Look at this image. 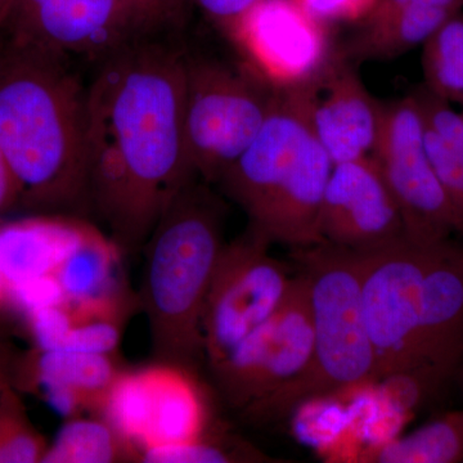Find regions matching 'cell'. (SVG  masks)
Segmentation results:
<instances>
[{"instance_id": "1", "label": "cell", "mask_w": 463, "mask_h": 463, "mask_svg": "<svg viewBox=\"0 0 463 463\" xmlns=\"http://www.w3.org/2000/svg\"><path fill=\"white\" fill-rule=\"evenodd\" d=\"M141 35L87 85L90 214L123 252L141 251L167 206L197 178L184 132L185 52Z\"/></svg>"}, {"instance_id": "2", "label": "cell", "mask_w": 463, "mask_h": 463, "mask_svg": "<svg viewBox=\"0 0 463 463\" xmlns=\"http://www.w3.org/2000/svg\"><path fill=\"white\" fill-rule=\"evenodd\" d=\"M0 152L20 185V205L90 221L87 85L71 61L5 39Z\"/></svg>"}, {"instance_id": "3", "label": "cell", "mask_w": 463, "mask_h": 463, "mask_svg": "<svg viewBox=\"0 0 463 463\" xmlns=\"http://www.w3.org/2000/svg\"><path fill=\"white\" fill-rule=\"evenodd\" d=\"M223 224L221 201L206 182L194 179L174 197L143 246L137 298L156 364L196 374L205 362L203 309L225 243Z\"/></svg>"}, {"instance_id": "4", "label": "cell", "mask_w": 463, "mask_h": 463, "mask_svg": "<svg viewBox=\"0 0 463 463\" xmlns=\"http://www.w3.org/2000/svg\"><path fill=\"white\" fill-rule=\"evenodd\" d=\"M334 163L310 121L306 90H279L257 138L218 183L268 242L323 243L319 214Z\"/></svg>"}, {"instance_id": "5", "label": "cell", "mask_w": 463, "mask_h": 463, "mask_svg": "<svg viewBox=\"0 0 463 463\" xmlns=\"http://www.w3.org/2000/svg\"><path fill=\"white\" fill-rule=\"evenodd\" d=\"M307 285L313 353L303 373L241 414L255 425L279 421L298 405L377 380L376 359L362 315L361 252L319 243L294 249Z\"/></svg>"}, {"instance_id": "6", "label": "cell", "mask_w": 463, "mask_h": 463, "mask_svg": "<svg viewBox=\"0 0 463 463\" xmlns=\"http://www.w3.org/2000/svg\"><path fill=\"white\" fill-rule=\"evenodd\" d=\"M279 93L243 63L185 54V143L197 178L221 182L257 138Z\"/></svg>"}, {"instance_id": "7", "label": "cell", "mask_w": 463, "mask_h": 463, "mask_svg": "<svg viewBox=\"0 0 463 463\" xmlns=\"http://www.w3.org/2000/svg\"><path fill=\"white\" fill-rule=\"evenodd\" d=\"M435 243L403 239L361 252L362 315L376 359L377 380L429 371L423 364V318L426 273Z\"/></svg>"}, {"instance_id": "8", "label": "cell", "mask_w": 463, "mask_h": 463, "mask_svg": "<svg viewBox=\"0 0 463 463\" xmlns=\"http://www.w3.org/2000/svg\"><path fill=\"white\" fill-rule=\"evenodd\" d=\"M269 246L250 230L224 243L203 309L207 367L223 361L285 303L295 277L269 254Z\"/></svg>"}, {"instance_id": "9", "label": "cell", "mask_w": 463, "mask_h": 463, "mask_svg": "<svg viewBox=\"0 0 463 463\" xmlns=\"http://www.w3.org/2000/svg\"><path fill=\"white\" fill-rule=\"evenodd\" d=\"M313 341L307 279L301 273L276 315L209 370L222 397L241 412L303 373L312 358Z\"/></svg>"}, {"instance_id": "10", "label": "cell", "mask_w": 463, "mask_h": 463, "mask_svg": "<svg viewBox=\"0 0 463 463\" xmlns=\"http://www.w3.org/2000/svg\"><path fill=\"white\" fill-rule=\"evenodd\" d=\"M373 157L397 201L408 240L426 245L459 234L455 210L426 152L412 94L383 103V127Z\"/></svg>"}, {"instance_id": "11", "label": "cell", "mask_w": 463, "mask_h": 463, "mask_svg": "<svg viewBox=\"0 0 463 463\" xmlns=\"http://www.w3.org/2000/svg\"><path fill=\"white\" fill-rule=\"evenodd\" d=\"M243 65L279 90L312 84L339 56L297 0H259L227 33Z\"/></svg>"}, {"instance_id": "12", "label": "cell", "mask_w": 463, "mask_h": 463, "mask_svg": "<svg viewBox=\"0 0 463 463\" xmlns=\"http://www.w3.org/2000/svg\"><path fill=\"white\" fill-rule=\"evenodd\" d=\"M0 32L18 44L97 65L142 35L125 0H12Z\"/></svg>"}, {"instance_id": "13", "label": "cell", "mask_w": 463, "mask_h": 463, "mask_svg": "<svg viewBox=\"0 0 463 463\" xmlns=\"http://www.w3.org/2000/svg\"><path fill=\"white\" fill-rule=\"evenodd\" d=\"M318 227L323 242L358 252L407 239L397 201L373 156L334 165Z\"/></svg>"}, {"instance_id": "14", "label": "cell", "mask_w": 463, "mask_h": 463, "mask_svg": "<svg viewBox=\"0 0 463 463\" xmlns=\"http://www.w3.org/2000/svg\"><path fill=\"white\" fill-rule=\"evenodd\" d=\"M304 90L313 130L334 165L373 156L383 103L371 96L349 60L339 54Z\"/></svg>"}, {"instance_id": "15", "label": "cell", "mask_w": 463, "mask_h": 463, "mask_svg": "<svg viewBox=\"0 0 463 463\" xmlns=\"http://www.w3.org/2000/svg\"><path fill=\"white\" fill-rule=\"evenodd\" d=\"M91 227L88 219L57 214L0 224V274L5 286L56 273Z\"/></svg>"}, {"instance_id": "16", "label": "cell", "mask_w": 463, "mask_h": 463, "mask_svg": "<svg viewBox=\"0 0 463 463\" xmlns=\"http://www.w3.org/2000/svg\"><path fill=\"white\" fill-rule=\"evenodd\" d=\"M145 371L148 405L141 457L149 448L176 446L203 437L207 408L196 374L156 362Z\"/></svg>"}, {"instance_id": "17", "label": "cell", "mask_w": 463, "mask_h": 463, "mask_svg": "<svg viewBox=\"0 0 463 463\" xmlns=\"http://www.w3.org/2000/svg\"><path fill=\"white\" fill-rule=\"evenodd\" d=\"M463 0H419L383 14H370L347 45L346 60H392L425 44Z\"/></svg>"}, {"instance_id": "18", "label": "cell", "mask_w": 463, "mask_h": 463, "mask_svg": "<svg viewBox=\"0 0 463 463\" xmlns=\"http://www.w3.org/2000/svg\"><path fill=\"white\" fill-rule=\"evenodd\" d=\"M121 249L93 224L83 242L57 268V277L71 306L90 309L129 307L132 300L118 273Z\"/></svg>"}, {"instance_id": "19", "label": "cell", "mask_w": 463, "mask_h": 463, "mask_svg": "<svg viewBox=\"0 0 463 463\" xmlns=\"http://www.w3.org/2000/svg\"><path fill=\"white\" fill-rule=\"evenodd\" d=\"M422 123L423 143L463 236V116L425 85L412 91Z\"/></svg>"}, {"instance_id": "20", "label": "cell", "mask_w": 463, "mask_h": 463, "mask_svg": "<svg viewBox=\"0 0 463 463\" xmlns=\"http://www.w3.org/2000/svg\"><path fill=\"white\" fill-rule=\"evenodd\" d=\"M123 370L111 354L71 349L38 350L33 374L39 389L66 388L84 398L88 410L99 414L109 388Z\"/></svg>"}, {"instance_id": "21", "label": "cell", "mask_w": 463, "mask_h": 463, "mask_svg": "<svg viewBox=\"0 0 463 463\" xmlns=\"http://www.w3.org/2000/svg\"><path fill=\"white\" fill-rule=\"evenodd\" d=\"M371 458L380 463H463V408L383 444Z\"/></svg>"}, {"instance_id": "22", "label": "cell", "mask_w": 463, "mask_h": 463, "mask_svg": "<svg viewBox=\"0 0 463 463\" xmlns=\"http://www.w3.org/2000/svg\"><path fill=\"white\" fill-rule=\"evenodd\" d=\"M141 461V457L102 419L67 420L42 462L109 463Z\"/></svg>"}, {"instance_id": "23", "label": "cell", "mask_w": 463, "mask_h": 463, "mask_svg": "<svg viewBox=\"0 0 463 463\" xmlns=\"http://www.w3.org/2000/svg\"><path fill=\"white\" fill-rule=\"evenodd\" d=\"M423 85L439 99L463 106V11L422 45Z\"/></svg>"}, {"instance_id": "24", "label": "cell", "mask_w": 463, "mask_h": 463, "mask_svg": "<svg viewBox=\"0 0 463 463\" xmlns=\"http://www.w3.org/2000/svg\"><path fill=\"white\" fill-rule=\"evenodd\" d=\"M48 446L33 428L11 385L0 392V463L42 462Z\"/></svg>"}, {"instance_id": "25", "label": "cell", "mask_w": 463, "mask_h": 463, "mask_svg": "<svg viewBox=\"0 0 463 463\" xmlns=\"http://www.w3.org/2000/svg\"><path fill=\"white\" fill-rule=\"evenodd\" d=\"M203 437L190 443L176 446L149 448L142 453V462L151 463H224V462H257L259 458H267L246 443H240L233 438Z\"/></svg>"}, {"instance_id": "26", "label": "cell", "mask_w": 463, "mask_h": 463, "mask_svg": "<svg viewBox=\"0 0 463 463\" xmlns=\"http://www.w3.org/2000/svg\"><path fill=\"white\" fill-rule=\"evenodd\" d=\"M71 309V307H70ZM75 325L62 349L114 355L120 343L124 319L114 317L78 315L71 309Z\"/></svg>"}, {"instance_id": "27", "label": "cell", "mask_w": 463, "mask_h": 463, "mask_svg": "<svg viewBox=\"0 0 463 463\" xmlns=\"http://www.w3.org/2000/svg\"><path fill=\"white\" fill-rule=\"evenodd\" d=\"M142 35H160L184 24L190 0H125Z\"/></svg>"}, {"instance_id": "28", "label": "cell", "mask_w": 463, "mask_h": 463, "mask_svg": "<svg viewBox=\"0 0 463 463\" xmlns=\"http://www.w3.org/2000/svg\"><path fill=\"white\" fill-rule=\"evenodd\" d=\"M26 317L38 350L47 352L65 347L75 325L69 304L43 307Z\"/></svg>"}, {"instance_id": "29", "label": "cell", "mask_w": 463, "mask_h": 463, "mask_svg": "<svg viewBox=\"0 0 463 463\" xmlns=\"http://www.w3.org/2000/svg\"><path fill=\"white\" fill-rule=\"evenodd\" d=\"M7 298L26 316L43 307L67 303L65 291L54 274L7 286Z\"/></svg>"}, {"instance_id": "30", "label": "cell", "mask_w": 463, "mask_h": 463, "mask_svg": "<svg viewBox=\"0 0 463 463\" xmlns=\"http://www.w3.org/2000/svg\"><path fill=\"white\" fill-rule=\"evenodd\" d=\"M309 16L319 23L364 21L376 5L377 0H297Z\"/></svg>"}, {"instance_id": "31", "label": "cell", "mask_w": 463, "mask_h": 463, "mask_svg": "<svg viewBox=\"0 0 463 463\" xmlns=\"http://www.w3.org/2000/svg\"><path fill=\"white\" fill-rule=\"evenodd\" d=\"M259 0H190L224 35Z\"/></svg>"}, {"instance_id": "32", "label": "cell", "mask_w": 463, "mask_h": 463, "mask_svg": "<svg viewBox=\"0 0 463 463\" xmlns=\"http://www.w3.org/2000/svg\"><path fill=\"white\" fill-rule=\"evenodd\" d=\"M20 185L0 152V214L20 205Z\"/></svg>"}, {"instance_id": "33", "label": "cell", "mask_w": 463, "mask_h": 463, "mask_svg": "<svg viewBox=\"0 0 463 463\" xmlns=\"http://www.w3.org/2000/svg\"><path fill=\"white\" fill-rule=\"evenodd\" d=\"M12 0H0V27H2L3 23H5V17H7V14L9 11V7H11Z\"/></svg>"}, {"instance_id": "34", "label": "cell", "mask_w": 463, "mask_h": 463, "mask_svg": "<svg viewBox=\"0 0 463 463\" xmlns=\"http://www.w3.org/2000/svg\"><path fill=\"white\" fill-rule=\"evenodd\" d=\"M5 298H7V286H5V279H3L2 274H0V303H2Z\"/></svg>"}, {"instance_id": "35", "label": "cell", "mask_w": 463, "mask_h": 463, "mask_svg": "<svg viewBox=\"0 0 463 463\" xmlns=\"http://www.w3.org/2000/svg\"><path fill=\"white\" fill-rule=\"evenodd\" d=\"M5 35H3V33L0 32V54H2L3 48H5Z\"/></svg>"}, {"instance_id": "36", "label": "cell", "mask_w": 463, "mask_h": 463, "mask_svg": "<svg viewBox=\"0 0 463 463\" xmlns=\"http://www.w3.org/2000/svg\"><path fill=\"white\" fill-rule=\"evenodd\" d=\"M457 373H459V376H461L462 386H463V358L461 361V364H459L458 371H457Z\"/></svg>"}, {"instance_id": "37", "label": "cell", "mask_w": 463, "mask_h": 463, "mask_svg": "<svg viewBox=\"0 0 463 463\" xmlns=\"http://www.w3.org/2000/svg\"><path fill=\"white\" fill-rule=\"evenodd\" d=\"M462 116H463V111L461 112Z\"/></svg>"}]
</instances>
